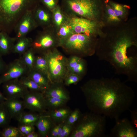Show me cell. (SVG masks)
<instances>
[{"instance_id":"1","label":"cell","mask_w":137,"mask_h":137,"mask_svg":"<svg viewBox=\"0 0 137 137\" xmlns=\"http://www.w3.org/2000/svg\"><path fill=\"white\" fill-rule=\"evenodd\" d=\"M137 18L134 17L115 26H105L98 37L95 54L109 63L127 81L137 82Z\"/></svg>"},{"instance_id":"2","label":"cell","mask_w":137,"mask_h":137,"mask_svg":"<svg viewBox=\"0 0 137 137\" xmlns=\"http://www.w3.org/2000/svg\"><path fill=\"white\" fill-rule=\"evenodd\" d=\"M81 88L91 112L115 119L130 109L135 96L132 88L118 78L91 79Z\"/></svg>"},{"instance_id":"3","label":"cell","mask_w":137,"mask_h":137,"mask_svg":"<svg viewBox=\"0 0 137 137\" xmlns=\"http://www.w3.org/2000/svg\"><path fill=\"white\" fill-rule=\"evenodd\" d=\"M39 3L40 0H0V31L10 33L24 14Z\"/></svg>"},{"instance_id":"4","label":"cell","mask_w":137,"mask_h":137,"mask_svg":"<svg viewBox=\"0 0 137 137\" xmlns=\"http://www.w3.org/2000/svg\"><path fill=\"white\" fill-rule=\"evenodd\" d=\"M107 1V0H60V5L68 15L102 21L104 7Z\"/></svg>"},{"instance_id":"5","label":"cell","mask_w":137,"mask_h":137,"mask_svg":"<svg viewBox=\"0 0 137 137\" xmlns=\"http://www.w3.org/2000/svg\"><path fill=\"white\" fill-rule=\"evenodd\" d=\"M98 37L85 34L74 33L60 39L59 47L67 53L81 58L95 54Z\"/></svg>"},{"instance_id":"6","label":"cell","mask_w":137,"mask_h":137,"mask_svg":"<svg viewBox=\"0 0 137 137\" xmlns=\"http://www.w3.org/2000/svg\"><path fill=\"white\" fill-rule=\"evenodd\" d=\"M106 117L91 112L82 114L71 137H105Z\"/></svg>"},{"instance_id":"7","label":"cell","mask_w":137,"mask_h":137,"mask_svg":"<svg viewBox=\"0 0 137 137\" xmlns=\"http://www.w3.org/2000/svg\"><path fill=\"white\" fill-rule=\"evenodd\" d=\"M42 54L44 55L47 61L49 77L51 83H63L68 73L67 58L57 48Z\"/></svg>"},{"instance_id":"8","label":"cell","mask_w":137,"mask_h":137,"mask_svg":"<svg viewBox=\"0 0 137 137\" xmlns=\"http://www.w3.org/2000/svg\"><path fill=\"white\" fill-rule=\"evenodd\" d=\"M66 15L67 22L75 33L92 35L97 37L102 34L105 26L102 21Z\"/></svg>"},{"instance_id":"9","label":"cell","mask_w":137,"mask_h":137,"mask_svg":"<svg viewBox=\"0 0 137 137\" xmlns=\"http://www.w3.org/2000/svg\"><path fill=\"white\" fill-rule=\"evenodd\" d=\"M60 39L53 27L42 29L33 40L31 47L35 52L41 54L59 47Z\"/></svg>"},{"instance_id":"10","label":"cell","mask_w":137,"mask_h":137,"mask_svg":"<svg viewBox=\"0 0 137 137\" xmlns=\"http://www.w3.org/2000/svg\"><path fill=\"white\" fill-rule=\"evenodd\" d=\"M22 99L25 109L41 115L46 112L47 108L43 93L29 91Z\"/></svg>"},{"instance_id":"11","label":"cell","mask_w":137,"mask_h":137,"mask_svg":"<svg viewBox=\"0 0 137 137\" xmlns=\"http://www.w3.org/2000/svg\"><path fill=\"white\" fill-rule=\"evenodd\" d=\"M28 70L21 58L16 59L7 65L0 75V85L8 81L19 78L27 74Z\"/></svg>"},{"instance_id":"12","label":"cell","mask_w":137,"mask_h":137,"mask_svg":"<svg viewBox=\"0 0 137 137\" xmlns=\"http://www.w3.org/2000/svg\"><path fill=\"white\" fill-rule=\"evenodd\" d=\"M38 27L34 19L32 10L27 11L18 22L14 28L16 40L26 36L28 34Z\"/></svg>"},{"instance_id":"13","label":"cell","mask_w":137,"mask_h":137,"mask_svg":"<svg viewBox=\"0 0 137 137\" xmlns=\"http://www.w3.org/2000/svg\"><path fill=\"white\" fill-rule=\"evenodd\" d=\"M115 123L110 130L111 137H137L136 128L130 121L125 118L115 119Z\"/></svg>"},{"instance_id":"14","label":"cell","mask_w":137,"mask_h":137,"mask_svg":"<svg viewBox=\"0 0 137 137\" xmlns=\"http://www.w3.org/2000/svg\"><path fill=\"white\" fill-rule=\"evenodd\" d=\"M3 84L4 95L6 98L23 99L29 91L19 78L9 80Z\"/></svg>"},{"instance_id":"15","label":"cell","mask_w":137,"mask_h":137,"mask_svg":"<svg viewBox=\"0 0 137 137\" xmlns=\"http://www.w3.org/2000/svg\"><path fill=\"white\" fill-rule=\"evenodd\" d=\"M38 26L44 29L53 27L52 11L39 3L32 10Z\"/></svg>"},{"instance_id":"16","label":"cell","mask_w":137,"mask_h":137,"mask_svg":"<svg viewBox=\"0 0 137 137\" xmlns=\"http://www.w3.org/2000/svg\"><path fill=\"white\" fill-rule=\"evenodd\" d=\"M4 103L12 118L16 120L25 109L23 101L20 98H6Z\"/></svg>"},{"instance_id":"17","label":"cell","mask_w":137,"mask_h":137,"mask_svg":"<svg viewBox=\"0 0 137 137\" xmlns=\"http://www.w3.org/2000/svg\"><path fill=\"white\" fill-rule=\"evenodd\" d=\"M63 83H52L43 93L45 96L57 98L68 101L70 97Z\"/></svg>"},{"instance_id":"18","label":"cell","mask_w":137,"mask_h":137,"mask_svg":"<svg viewBox=\"0 0 137 137\" xmlns=\"http://www.w3.org/2000/svg\"><path fill=\"white\" fill-rule=\"evenodd\" d=\"M53 124V121L50 116L43 114L41 115L35 126L38 129L39 136L45 137L48 136Z\"/></svg>"},{"instance_id":"19","label":"cell","mask_w":137,"mask_h":137,"mask_svg":"<svg viewBox=\"0 0 137 137\" xmlns=\"http://www.w3.org/2000/svg\"><path fill=\"white\" fill-rule=\"evenodd\" d=\"M107 1L104 7L102 21L105 26L117 25L123 22L116 15L113 10Z\"/></svg>"},{"instance_id":"20","label":"cell","mask_w":137,"mask_h":137,"mask_svg":"<svg viewBox=\"0 0 137 137\" xmlns=\"http://www.w3.org/2000/svg\"><path fill=\"white\" fill-rule=\"evenodd\" d=\"M9 34L3 31H0V55H5L11 52L15 41V37H10Z\"/></svg>"},{"instance_id":"21","label":"cell","mask_w":137,"mask_h":137,"mask_svg":"<svg viewBox=\"0 0 137 137\" xmlns=\"http://www.w3.org/2000/svg\"><path fill=\"white\" fill-rule=\"evenodd\" d=\"M26 75L45 90L51 83L47 75L33 68L29 70Z\"/></svg>"},{"instance_id":"22","label":"cell","mask_w":137,"mask_h":137,"mask_svg":"<svg viewBox=\"0 0 137 137\" xmlns=\"http://www.w3.org/2000/svg\"><path fill=\"white\" fill-rule=\"evenodd\" d=\"M107 3L119 18L124 22L128 20L130 9L129 6L117 3L111 0H108Z\"/></svg>"},{"instance_id":"23","label":"cell","mask_w":137,"mask_h":137,"mask_svg":"<svg viewBox=\"0 0 137 137\" xmlns=\"http://www.w3.org/2000/svg\"><path fill=\"white\" fill-rule=\"evenodd\" d=\"M53 26L57 31L59 27L67 22V16L66 13L59 4L52 11Z\"/></svg>"},{"instance_id":"24","label":"cell","mask_w":137,"mask_h":137,"mask_svg":"<svg viewBox=\"0 0 137 137\" xmlns=\"http://www.w3.org/2000/svg\"><path fill=\"white\" fill-rule=\"evenodd\" d=\"M41 115L35 112L23 111L16 120L19 125H28L35 126Z\"/></svg>"},{"instance_id":"25","label":"cell","mask_w":137,"mask_h":137,"mask_svg":"<svg viewBox=\"0 0 137 137\" xmlns=\"http://www.w3.org/2000/svg\"><path fill=\"white\" fill-rule=\"evenodd\" d=\"M32 41L31 38L26 36L19 39L14 44L11 52L15 53L23 54L31 47Z\"/></svg>"},{"instance_id":"26","label":"cell","mask_w":137,"mask_h":137,"mask_svg":"<svg viewBox=\"0 0 137 137\" xmlns=\"http://www.w3.org/2000/svg\"><path fill=\"white\" fill-rule=\"evenodd\" d=\"M71 112L68 108L61 107L51 110L48 115L52 121L61 122L66 120Z\"/></svg>"},{"instance_id":"27","label":"cell","mask_w":137,"mask_h":137,"mask_svg":"<svg viewBox=\"0 0 137 137\" xmlns=\"http://www.w3.org/2000/svg\"><path fill=\"white\" fill-rule=\"evenodd\" d=\"M42 54L35 56L33 68L45 74L49 77L47 61L44 55Z\"/></svg>"},{"instance_id":"28","label":"cell","mask_w":137,"mask_h":137,"mask_svg":"<svg viewBox=\"0 0 137 137\" xmlns=\"http://www.w3.org/2000/svg\"><path fill=\"white\" fill-rule=\"evenodd\" d=\"M20 81L29 91H37L44 93L45 89L43 88L27 75L20 78Z\"/></svg>"},{"instance_id":"29","label":"cell","mask_w":137,"mask_h":137,"mask_svg":"<svg viewBox=\"0 0 137 137\" xmlns=\"http://www.w3.org/2000/svg\"><path fill=\"white\" fill-rule=\"evenodd\" d=\"M35 53L32 48L30 47L23 54L21 58L28 71L33 68L35 58Z\"/></svg>"},{"instance_id":"30","label":"cell","mask_w":137,"mask_h":137,"mask_svg":"<svg viewBox=\"0 0 137 137\" xmlns=\"http://www.w3.org/2000/svg\"><path fill=\"white\" fill-rule=\"evenodd\" d=\"M11 119L4 102L0 104V128H3L9 125Z\"/></svg>"},{"instance_id":"31","label":"cell","mask_w":137,"mask_h":137,"mask_svg":"<svg viewBox=\"0 0 137 137\" xmlns=\"http://www.w3.org/2000/svg\"><path fill=\"white\" fill-rule=\"evenodd\" d=\"M44 96L47 108L51 110L61 107L67 101L57 98Z\"/></svg>"},{"instance_id":"32","label":"cell","mask_w":137,"mask_h":137,"mask_svg":"<svg viewBox=\"0 0 137 137\" xmlns=\"http://www.w3.org/2000/svg\"><path fill=\"white\" fill-rule=\"evenodd\" d=\"M0 137H24L18 127L9 125L1 131Z\"/></svg>"},{"instance_id":"33","label":"cell","mask_w":137,"mask_h":137,"mask_svg":"<svg viewBox=\"0 0 137 137\" xmlns=\"http://www.w3.org/2000/svg\"><path fill=\"white\" fill-rule=\"evenodd\" d=\"M87 71V64L85 61L82 58L80 61L69 73L76 74L82 78L85 75Z\"/></svg>"},{"instance_id":"34","label":"cell","mask_w":137,"mask_h":137,"mask_svg":"<svg viewBox=\"0 0 137 137\" xmlns=\"http://www.w3.org/2000/svg\"><path fill=\"white\" fill-rule=\"evenodd\" d=\"M56 32L60 39L65 38L75 33L71 26L67 22L61 25Z\"/></svg>"},{"instance_id":"35","label":"cell","mask_w":137,"mask_h":137,"mask_svg":"<svg viewBox=\"0 0 137 137\" xmlns=\"http://www.w3.org/2000/svg\"><path fill=\"white\" fill-rule=\"evenodd\" d=\"M82 114L79 109H75L71 112L66 120V123L72 125L79 120Z\"/></svg>"},{"instance_id":"36","label":"cell","mask_w":137,"mask_h":137,"mask_svg":"<svg viewBox=\"0 0 137 137\" xmlns=\"http://www.w3.org/2000/svg\"><path fill=\"white\" fill-rule=\"evenodd\" d=\"M82 79L79 76L72 73H68L64 81V84L69 86L71 84L76 83Z\"/></svg>"},{"instance_id":"37","label":"cell","mask_w":137,"mask_h":137,"mask_svg":"<svg viewBox=\"0 0 137 137\" xmlns=\"http://www.w3.org/2000/svg\"><path fill=\"white\" fill-rule=\"evenodd\" d=\"M82 58L76 55H72L67 58V66L68 73L71 71Z\"/></svg>"},{"instance_id":"38","label":"cell","mask_w":137,"mask_h":137,"mask_svg":"<svg viewBox=\"0 0 137 137\" xmlns=\"http://www.w3.org/2000/svg\"><path fill=\"white\" fill-rule=\"evenodd\" d=\"M59 0H40V3L52 11L59 4Z\"/></svg>"},{"instance_id":"39","label":"cell","mask_w":137,"mask_h":137,"mask_svg":"<svg viewBox=\"0 0 137 137\" xmlns=\"http://www.w3.org/2000/svg\"><path fill=\"white\" fill-rule=\"evenodd\" d=\"M24 137L31 132L35 131L34 126L31 125H19L18 127Z\"/></svg>"},{"instance_id":"40","label":"cell","mask_w":137,"mask_h":137,"mask_svg":"<svg viewBox=\"0 0 137 137\" xmlns=\"http://www.w3.org/2000/svg\"><path fill=\"white\" fill-rule=\"evenodd\" d=\"M73 125L65 123L64 124L59 137H66L68 136L72 130Z\"/></svg>"},{"instance_id":"41","label":"cell","mask_w":137,"mask_h":137,"mask_svg":"<svg viewBox=\"0 0 137 137\" xmlns=\"http://www.w3.org/2000/svg\"><path fill=\"white\" fill-rule=\"evenodd\" d=\"M130 112L131 122L136 128H137V109L129 110Z\"/></svg>"},{"instance_id":"42","label":"cell","mask_w":137,"mask_h":137,"mask_svg":"<svg viewBox=\"0 0 137 137\" xmlns=\"http://www.w3.org/2000/svg\"><path fill=\"white\" fill-rule=\"evenodd\" d=\"M48 136L51 137H57V125L52 126L51 128Z\"/></svg>"},{"instance_id":"43","label":"cell","mask_w":137,"mask_h":137,"mask_svg":"<svg viewBox=\"0 0 137 137\" xmlns=\"http://www.w3.org/2000/svg\"><path fill=\"white\" fill-rule=\"evenodd\" d=\"M7 65L2 57L0 55V75L5 70Z\"/></svg>"},{"instance_id":"44","label":"cell","mask_w":137,"mask_h":137,"mask_svg":"<svg viewBox=\"0 0 137 137\" xmlns=\"http://www.w3.org/2000/svg\"><path fill=\"white\" fill-rule=\"evenodd\" d=\"M64 124L61 123L57 125V137H59Z\"/></svg>"},{"instance_id":"45","label":"cell","mask_w":137,"mask_h":137,"mask_svg":"<svg viewBox=\"0 0 137 137\" xmlns=\"http://www.w3.org/2000/svg\"><path fill=\"white\" fill-rule=\"evenodd\" d=\"M39 136V134L33 131L26 135L25 137H38Z\"/></svg>"},{"instance_id":"46","label":"cell","mask_w":137,"mask_h":137,"mask_svg":"<svg viewBox=\"0 0 137 137\" xmlns=\"http://www.w3.org/2000/svg\"><path fill=\"white\" fill-rule=\"evenodd\" d=\"M6 99V98L0 90V104L4 102Z\"/></svg>"},{"instance_id":"47","label":"cell","mask_w":137,"mask_h":137,"mask_svg":"<svg viewBox=\"0 0 137 137\" xmlns=\"http://www.w3.org/2000/svg\"><path fill=\"white\" fill-rule=\"evenodd\" d=\"M1 131L0 129V135L1 133Z\"/></svg>"},{"instance_id":"48","label":"cell","mask_w":137,"mask_h":137,"mask_svg":"<svg viewBox=\"0 0 137 137\" xmlns=\"http://www.w3.org/2000/svg\"></svg>"}]
</instances>
